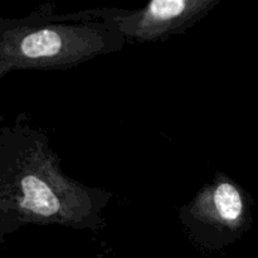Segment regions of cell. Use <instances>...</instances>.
I'll return each mask as SVG.
<instances>
[{
  "label": "cell",
  "instance_id": "2",
  "mask_svg": "<svg viewBox=\"0 0 258 258\" xmlns=\"http://www.w3.org/2000/svg\"><path fill=\"white\" fill-rule=\"evenodd\" d=\"M63 24L38 15L0 19V78L18 70H66L123 44L113 22Z\"/></svg>",
  "mask_w": 258,
  "mask_h": 258
},
{
  "label": "cell",
  "instance_id": "4",
  "mask_svg": "<svg viewBox=\"0 0 258 258\" xmlns=\"http://www.w3.org/2000/svg\"><path fill=\"white\" fill-rule=\"evenodd\" d=\"M190 216L218 232L239 237L252 222L251 199L232 181H216L199 194Z\"/></svg>",
  "mask_w": 258,
  "mask_h": 258
},
{
  "label": "cell",
  "instance_id": "1",
  "mask_svg": "<svg viewBox=\"0 0 258 258\" xmlns=\"http://www.w3.org/2000/svg\"><path fill=\"white\" fill-rule=\"evenodd\" d=\"M64 178L47 141L0 117V237L27 224L93 227L105 202Z\"/></svg>",
  "mask_w": 258,
  "mask_h": 258
},
{
  "label": "cell",
  "instance_id": "3",
  "mask_svg": "<svg viewBox=\"0 0 258 258\" xmlns=\"http://www.w3.org/2000/svg\"><path fill=\"white\" fill-rule=\"evenodd\" d=\"M219 0H154L134 12H108L123 38L154 42L184 32L206 17Z\"/></svg>",
  "mask_w": 258,
  "mask_h": 258
}]
</instances>
